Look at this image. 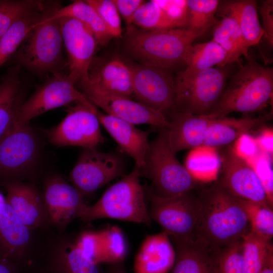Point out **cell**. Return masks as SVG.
Segmentation results:
<instances>
[{
  "label": "cell",
  "mask_w": 273,
  "mask_h": 273,
  "mask_svg": "<svg viewBox=\"0 0 273 273\" xmlns=\"http://www.w3.org/2000/svg\"><path fill=\"white\" fill-rule=\"evenodd\" d=\"M202 35L187 29L144 30L127 26L125 46L142 64L170 70L184 63L189 47Z\"/></svg>",
  "instance_id": "cell-3"
},
{
  "label": "cell",
  "mask_w": 273,
  "mask_h": 273,
  "mask_svg": "<svg viewBox=\"0 0 273 273\" xmlns=\"http://www.w3.org/2000/svg\"><path fill=\"white\" fill-rule=\"evenodd\" d=\"M129 67L133 94L139 102L167 118L169 111H175V82L170 70L144 64Z\"/></svg>",
  "instance_id": "cell-11"
},
{
  "label": "cell",
  "mask_w": 273,
  "mask_h": 273,
  "mask_svg": "<svg viewBox=\"0 0 273 273\" xmlns=\"http://www.w3.org/2000/svg\"><path fill=\"white\" fill-rule=\"evenodd\" d=\"M176 257L168 235L162 232L146 237L136 256L135 273H168Z\"/></svg>",
  "instance_id": "cell-20"
},
{
  "label": "cell",
  "mask_w": 273,
  "mask_h": 273,
  "mask_svg": "<svg viewBox=\"0 0 273 273\" xmlns=\"http://www.w3.org/2000/svg\"><path fill=\"white\" fill-rule=\"evenodd\" d=\"M216 273H246L242 239L213 252Z\"/></svg>",
  "instance_id": "cell-39"
},
{
  "label": "cell",
  "mask_w": 273,
  "mask_h": 273,
  "mask_svg": "<svg viewBox=\"0 0 273 273\" xmlns=\"http://www.w3.org/2000/svg\"><path fill=\"white\" fill-rule=\"evenodd\" d=\"M38 153L37 141L28 123L10 126L0 139V172L17 173L34 163Z\"/></svg>",
  "instance_id": "cell-15"
},
{
  "label": "cell",
  "mask_w": 273,
  "mask_h": 273,
  "mask_svg": "<svg viewBox=\"0 0 273 273\" xmlns=\"http://www.w3.org/2000/svg\"><path fill=\"white\" fill-rule=\"evenodd\" d=\"M124 166L123 158L116 153L101 152L97 148H84L70 179L82 196L86 195L121 175Z\"/></svg>",
  "instance_id": "cell-12"
},
{
  "label": "cell",
  "mask_w": 273,
  "mask_h": 273,
  "mask_svg": "<svg viewBox=\"0 0 273 273\" xmlns=\"http://www.w3.org/2000/svg\"><path fill=\"white\" fill-rule=\"evenodd\" d=\"M259 273H273V252L268 255L263 267Z\"/></svg>",
  "instance_id": "cell-45"
},
{
  "label": "cell",
  "mask_w": 273,
  "mask_h": 273,
  "mask_svg": "<svg viewBox=\"0 0 273 273\" xmlns=\"http://www.w3.org/2000/svg\"><path fill=\"white\" fill-rule=\"evenodd\" d=\"M96 11L107 29L114 37L122 34L120 14L113 0L86 1Z\"/></svg>",
  "instance_id": "cell-40"
},
{
  "label": "cell",
  "mask_w": 273,
  "mask_h": 273,
  "mask_svg": "<svg viewBox=\"0 0 273 273\" xmlns=\"http://www.w3.org/2000/svg\"><path fill=\"white\" fill-rule=\"evenodd\" d=\"M139 168L133 170L110 187L94 205L87 206L80 218L84 222L112 218L150 226L151 220L140 182Z\"/></svg>",
  "instance_id": "cell-5"
},
{
  "label": "cell",
  "mask_w": 273,
  "mask_h": 273,
  "mask_svg": "<svg viewBox=\"0 0 273 273\" xmlns=\"http://www.w3.org/2000/svg\"><path fill=\"white\" fill-rule=\"evenodd\" d=\"M140 175L148 178L147 191L161 198H169L194 191L198 180L177 159L168 140L167 128H161L150 142Z\"/></svg>",
  "instance_id": "cell-4"
},
{
  "label": "cell",
  "mask_w": 273,
  "mask_h": 273,
  "mask_svg": "<svg viewBox=\"0 0 273 273\" xmlns=\"http://www.w3.org/2000/svg\"><path fill=\"white\" fill-rule=\"evenodd\" d=\"M20 68L16 65L9 67L0 82V139L10 127L21 104Z\"/></svg>",
  "instance_id": "cell-30"
},
{
  "label": "cell",
  "mask_w": 273,
  "mask_h": 273,
  "mask_svg": "<svg viewBox=\"0 0 273 273\" xmlns=\"http://www.w3.org/2000/svg\"><path fill=\"white\" fill-rule=\"evenodd\" d=\"M250 230L270 241L273 237V211L270 207L244 200Z\"/></svg>",
  "instance_id": "cell-37"
},
{
  "label": "cell",
  "mask_w": 273,
  "mask_h": 273,
  "mask_svg": "<svg viewBox=\"0 0 273 273\" xmlns=\"http://www.w3.org/2000/svg\"><path fill=\"white\" fill-rule=\"evenodd\" d=\"M218 9L230 13L237 20L246 46L257 44L263 35L260 23L256 2L252 0L229 1Z\"/></svg>",
  "instance_id": "cell-29"
},
{
  "label": "cell",
  "mask_w": 273,
  "mask_h": 273,
  "mask_svg": "<svg viewBox=\"0 0 273 273\" xmlns=\"http://www.w3.org/2000/svg\"><path fill=\"white\" fill-rule=\"evenodd\" d=\"M230 79L209 114L218 117L233 112L254 113L272 99L273 68L261 65L250 56Z\"/></svg>",
  "instance_id": "cell-2"
},
{
  "label": "cell",
  "mask_w": 273,
  "mask_h": 273,
  "mask_svg": "<svg viewBox=\"0 0 273 273\" xmlns=\"http://www.w3.org/2000/svg\"><path fill=\"white\" fill-rule=\"evenodd\" d=\"M102 246L101 263L111 264L123 261L127 253L124 235L117 226L99 232Z\"/></svg>",
  "instance_id": "cell-38"
},
{
  "label": "cell",
  "mask_w": 273,
  "mask_h": 273,
  "mask_svg": "<svg viewBox=\"0 0 273 273\" xmlns=\"http://www.w3.org/2000/svg\"><path fill=\"white\" fill-rule=\"evenodd\" d=\"M52 17H70L79 21L92 31L99 45H105L113 38L96 11L86 1H75L67 6H60Z\"/></svg>",
  "instance_id": "cell-31"
},
{
  "label": "cell",
  "mask_w": 273,
  "mask_h": 273,
  "mask_svg": "<svg viewBox=\"0 0 273 273\" xmlns=\"http://www.w3.org/2000/svg\"><path fill=\"white\" fill-rule=\"evenodd\" d=\"M83 95L93 104L100 107L106 114L133 125L148 124L159 129L168 128L170 126L169 119L163 114L130 98L95 93Z\"/></svg>",
  "instance_id": "cell-17"
},
{
  "label": "cell",
  "mask_w": 273,
  "mask_h": 273,
  "mask_svg": "<svg viewBox=\"0 0 273 273\" xmlns=\"http://www.w3.org/2000/svg\"><path fill=\"white\" fill-rule=\"evenodd\" d=\"M59 5L31 30L11 58L15 65L38 74L60 71L63 43L59 18L52 17Z\"/></svg>",
  "instance_id": "cell-6"
},
{
  "label": "cell",
  "mask_w": 273,
  "mask_h": 273,
  "mask_svg": "<svg viewBox=\"0 0 273 273\" xmlns=\"http://www.w3.org/2000/svg\"><path fill=\"white\" fill-rule=\"evenodd\" d=\"M131 25L147 30L177 28L155 0L141 5L133 17Z\"/></svg>",
  "instance_id": "cell-35"
},
{
  "label": "cell",
  "mask_w": 273,
  "mask_h": 273,
  "mask_svg": "<svg viewBox=\"0 0 273 273\" xmlns=\"http://www.w3.org/2000/svg\"><path fill=\"white\" fill-rule=\"evenodd\" d=\"M0 273H14L13 268L5 259H0Z\"/></svg>",
  "instance_id": "cell-47"
},
{
  "label": "cell",
  "mask_w": 273,
  "mask_h": 273,
  "mask_svg": "<svg viewBox=\"0 0 273 273\" xmlns=\"http://www.w3.org/2000/svg\"><path fill=\"white\" fill-rule=\"evenodd\" d=\"M72 103L82 104L97 113L96 107L76 88L75 82L68 74L54 72L29 99L20 104L10 126L28 124L33 118L49 110Z\"/></svg>",
  "instance_id": "cell-8"
},
{
  "label": "cell",
  "mask_w": 273,
  "mask_h": 273,
  "mask_svg": "<svg viewBox=\"0 0 273 273\" xmlns=\"http://www.w3.org/2000/svg\"><path fill=\"white\" fill-rule=\"evenodd\" d=\"M219 1L188 0L187 29L203 35L218 21L215 18Z\"/></svg>",
  "instance_id": "cell-33"
},
{
  "label": "cell",
  "mask_w": 273,
  "mask_h": 273,
  "mask_svg": "<svg viewBox=\"0 0 273 273\" xmlns=\"http://www.w3.org/2000/svg\"><path fill=\"white\" fill-rule=\"evenodd\" d=\"M219 10L221 18L214 26L212 40L219 44L228 56L229 64L238 63L241 64L240 58L246 59L250 56L237 20L230 13Z\"/></svg>",
  "instance_id": "cell-28"
},
{
  "label": "cell",
  "mask_w": 273,
  "mask_h": 273,
  "mask_svg": "<svg viewBox=\"0 0 273 273\" xmlns=\"http://www.w3.org/2000/svg\"><path fill=\"white\" fill-rule=\"evenodd\" d=\"M97 115L100 124L121 150L134 160L135 166L139 168L144 166L149 147L150 130L139 129L129 122L98 110Z\"/></svg>",
  "instance_id": "cell-19"
},
{
  "label": "cell",
  "mask_w": 273,
  "mask_h": 273,
  "mask_svg": "<svg viewBox=\"0 0 273 273\" xmlns=\"http://www.w3.org/2000/svg\"><path fill=\"white\" fill-rule=\"evenodd\" d=\"M195 240L212 252L239 240L250 230L244 200L226 191L215 180L198 195Z\"/></svg>",
  "instance_id": "cell-1"
},
{
  "label": "cell",
  "mask_w": 273,
  "mask_h": 273,
  "mask_svg": "<svg viewBox=\"0 0 273 273\" xmlns=\"http://www.w3.org/2000/svg\"><path fill=\"white\" fill-rule=\"evenodd\" d=\"M45 3L36 0H0V37L16 21L40 8Z\"/></svg>",
  "instance_id": "cell-36"
},
{
  "label": "cell",
  "mask_w": 273,
  "mask_h": 273,
  "mask_svg": "<svg viewBox=\"0 0 273 273\" xmlns=\"http://www.w3.org/2000/svg\"><path fill=\"white\" fill-rule=\"evenodd\" d=\"M75 244L87 258L97 264L101 263L102 246L99 232L83 233Z\"/></svg>",
  "instance_id": "cell-41"
},
{
  "label": "cell",
  "mask_w": 273,
  "mask_h": 273,
  "mask_svg": "<svg viewBox=\"0 0 273 273\" xmlns=\"http://www.w3.org/2000/svg\"><path fill=\"white\" fill-rule=\"evenodd\" d=\"M109 273H126L123 265V261L112 264Z\"/></svg>",
  "instance_id": "cell-46"
},
{
  "label": "cell",
  "mask_w": 273,
  "mask_h": 273,
  "mask_svg": "<svg viewBox=\"0 0 273 273\" xmlns=\"http://www.w3.org/2000/svg\"><path fill=\"white\" fill-rule=\"evenodd\" d=\"M175 246V261L171 273H216L213 252L195 240H172Z\"/></svg>",
  "instance_id": "cell-25"
},
{
  "label": "cell",
  "mask_w": 273,
  "mask_h": 273,
  "mask_svg": "<svg viewBox=\"0 0 273 273\" xmlns=\"http://www.w3.org/2000/svg\"><path fill=\"white\" fill-rule=\"evenodd\" d=\"M233 64L209 68L189 79L176 81L175 111L209 115L225 87Z\"/></svg>",
  "instance_id": "cell-7"
},
{
  "label": "cell",
  "mask_w": 273,
  "mask_h": 273,
  "mask_svg": "<svg viewBox=\"0 0 273 273\" xmlns=\"http://www.w3.org/2000/svg\"><path fill=\"white\" fill-rule=\"evenodd\" d=\"M118 11L127 26L131 25L133 17L137 10L144 3L142 0H113Z\"/></svg>",
  "instance_id": "cell-44"
},
{
  "label": "cell",
  "mask_w": 273,
  "mask_h": 273,
  "mask_svg": "<svg viewBox=\"0 0 273 273\" xmlns=\"http://www.w3.org/2000/svg\"><path fill=\"white\" fill-rule=\"evenodd\" d=\"M272 118V111L255 117H214L203 148H218L230 145L250 130L268 122Z\"/></svg>",
  "instance_id": "cell-22"
},
{
  "label": "cell",
  "mask_w": 273,
  "mask_h": 273,
  "mask_svg": "<svg viewBox=\"0 0 273 273\" xmlns=\"http://www.w3.org/2000/svg\"><path fill=\"white\" fill-rule=\"evenodd\" d=\"M221 148L217 183L238 198L272 209L255 168L231 145Z\"/></svg>",
  "instance_id": "cell-10"
},
{
  "label": "cell",
  "mask_w": 273,
  "mask_h": 273,
  "mask_svg": "<svg viewBox=\"0 0 273 273\" xmlns=\"http://www.w3.org/2000/svg\"><path fill=\"white\" fill-rule=\"evenodd\" d=\"M242 242L246 273H259L273 252L272 244L250 230L242 237Z\"/></svg>",
  "instance_id": "cell-32"
},
{
  "label": "cell",
  "mask_w": 273,
  "mask_h": 273,
  "mask_svg": "<svg viewBox=\"0 0 273 273\" xmlns=\"http://www.w3.org/2000/svg\"><path fill=\"white\" fill-rule=\"evenodd\" d=\"M63 43L68 56V76L81 88L90 83L89 69L98 44L92 31L79 21L59 18Z\"/></svg>",
  "instance_id": "cell-14"
},
{
  "label": "cell",
  "mask_w": 273,
  "mask_h": 273,
  "mask_svg": "<svg viewBox=\"0 0 273 273\" xmlns=\"http://www.w3.org/2000/svg\"><path fill=\"white\" fill-rule=\"evenodd\" d=\"M44 133L49 142L58 146L93 148L105 141L97 113L80 103L71 107L62 121Z\"/></svg>",
  "instance_id": "cell-13"
},
{
  "label": "cell",
  "mask_w": 273,
  "mask_h": 273,
  "mask_svg": "<svg viewBox=\"0 0 273 273\" xmlns=\"http://www.w3.org/2000/svg\"><path fill=\"white\" fill-rule=\"evenodd\" d=\"M155 1L176 28H181L186 26L188 13L187 1Z\"/></svg>",
  "instance_id": "cell-42"
},
{
  "label": "cell",
  "mask_w": 273,
  "mask_h": 273,
  "mask_svg": "<svg viewBox=\"0 0 273 273\" xmlns=\"http://www.w3.org/2000/svg\"><path fill=\"white\" fill-rule=\"evenodd\" d=\"M30 230L6 202L0 207V256L4 259L21 257L30 241Z\"/></svg>",
  "instance_id": "cell-23"
},
{
  "label": "cell",
  "mask_w": 273,
  "mask_h": 273,
  "mask_svg": "<svg viewBox=\"0 0 273 273\" xmlns=\"http://www.w3.org/2000/svg\"><path fill=\"white\" fill-rule=\"evenodd\" d=\"M214 119L210 115H197L175 111L169 117L168 140L171 150L180 151L203 148L208 127Z\"/></svg>",
  "instance_id": "cell-18"
},
{
  "label": "cell",
  "mask_w": 273,
  "mask_h": 273,
  "mask_svg": "<svg viewBox=\"0 0 273 273\" xmlns=\"http://www.w3.org/2000/svg\"><path fill=\"white\" fill-rule=\"evenodd\" d=\"M44 202L51 221L58 226L80 218L87 206L79 191L60 176L51 177L46 182Z\"/></svg>",
  "instance_id": "cell-16"
},
{
  "label": "cell",
  "mask_w": 273,
  "mask_h": 273,
  "mask_svg": "<svg viewBox=\"0 0 273 273\" xmlns=\"http://www.w3.org/2000/svg\"><path fill=\"white\" fill-rule=\"evenodd\" d=\"M184 63L185 69L179 73L176 81L187 80L209 68L228 65V56L224 50L212 39L191 44L186 51Z\"/></svg>",
  "instance_id": "cell-27"
},
{
  "label": "cell",
  "mask_w": 273,
  "mask_h": 273,
  "mask_svg": "<svg viewBox=\"0 0 273 273\" xmlns=\"http://www.w3.org/2000/svg\"><path fill=\"white\" fill-rule=\"evenodd\" d=\"M263 31V36L270 47L273 46V1L265 0L259 8Z\"/></svg>",
  "instance_id": "cell-43"
},
{
  "label": "cell",
  "mask_w": 273,
  "mask_h": 273,
  "mask_svg": "<svg viewBox=\"0 0 273 273\" xmlns=\"http://www.w3.org/2000/svg\"><path fill=\"white\" fill-rule=\"evenodd\" d=\"M194 191L169 198H161L147 191L151 203L149 214L172 240H195L198 216V197Z\"/></svg>",
  "instance_id": "cell-9"
},
{
  "label": "cell",
  "mask_w": 273,
  "mask_h": 273,
  "mask_svg": "<svg viewBox=\"0 0 273 273\" xmlns=\"http://www.w3.org/2000/svg\"><path fill=\"white\" fill-rule=\"evenodd\" d=\"M57 3L46 2L43 6L16 21L0 37V67L10 60L31 30L57 7Z\"/></svg>",
  "instance_id": "cell-26"
},
{
  "label": "cell",
  "mask_w": 273,
  "mask_h": 273,
  "mask_svg": "<svg viewBox=\"0 0 273 273\" xmlns=\"http://www.w3.org/2000/svg\"><path fill=\"white\" fill-rule=\"evenodd\" d=\"M54 266L56 273H101L98 264L85 256L75 243L64 248Z\"/></svg>",
  "instance_id": "cell-34"
},
{
  "label": "cell",
  "mask_w": 273,
  "mask_h": 273,
  "mask_svg": "<svg viewBox=\"0 0 273 273\" xmlns=\"http://www.w3.org/2000/svg\"><path fill=\"white\" fill-rule=\"evenodd\" d=\"M90 83L81 88L83 94L95 93L131 98L133 96L131 73L129 65L113 59L93 73Z\"/></svg>",
  "instance_id": "cell-21"
},
{
  "label": "cell",
  "mask_w": 273,
  "mask_h": 273,
  "mask_svg": "<svg viewBox=\"0 0 273 273\" xmlns=\"http://www.w3.org/2000/svg\"><path fill=\"white\" fill-rule=\"evenodd\" d=\"M6 202L12 207L19 219L30 230L42 222L43 210L39 195L30 186L10 182L6 186Z\"/></svg>",
  "instance_id": "cell-24"
}]
</instances>
